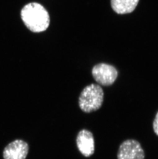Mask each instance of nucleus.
Returning a JSON list of instances; mask_svg holds the SVG:
<instances>
[{
    "label": "nucleus",
    "mask_w": 158,
    "mask_h": 159,
    "mask_svg": "<svg viewBox=\"0 0 158 159\" xmlns=\"http://www.w3.org/2000/svg\"><path fill=\"white\" fill-rule=\"evenodd\" d=\"M21 16L26 26L34 33L46 30L50 23L49 14L42 5L30 3L23 8Z\"/></svg>",
    "instance_id": "obj_1"
},
{
    "label": "nucleus",
    "mask_w": 158,
    "mask_h": 159,
    "mask_svg": "<svg viewBox=\"0 0 158 159\" xmlns=\"http://www.w3.org/2000/svg\"><path fill=\"white\" fill-rule=\"evenodd\" d=\"M104 101V92L99 84H90L84 88L79 98L81 109L85 113L97 111L101 107Z\"/></svg>",
    "instance_id": "obj_2"
},
{
    "label": "nucleus",
    "mask_w": 158,
    "mask_h": 159,
    "mask_svg": "<svg viewBox=\"0 0 158 159\" xmlns=\"http://www.w3.org/2000/svg\"><path fill=\"white\" fill-rule=\"evenodd\" d=\"M92 75L95 81L102 86H109L113 84L118 77L116 69L111 65L100 63L92 70Z\"/></svg>",
    "instance_id": "obj_3"
},
{
    "label": "nucleus",
    "mask_w": 158,
    "mask_h": 159,
    "mask_svg": "<svg viewBox=\"0 0 158 159\" xmlns=\"http://www.w3.org/2000/svg\"><path fill=\"white\" fill-rule=\"evenodd\" d=\"M118 159H144L145 153L139 142L135 140H126L120 146Z\"/></svg>",
    "instance_id": "obj_4"
},
{
    "label": "nucleus",
    "mask_w": 158,
    "mask_h": 159,
    "mask_svg": "<svg viewBox=\"0 0 158 159\" xmlns=\"http://www.w3.org/2000/svg\"><path fill=\"white\" fill-rule=\"evenodd\" d=\"M29 146L21 140H15L5 147L3 150L4 159H26L29 153Z\"/></svg>",
    "instance_id": "obj_5"
},
{
    "label": "nucleus",
    "mask_w": 158,
    "mask_h": 159,
    "mask_svg": "<svg viewBox=\"0 0 158 159\" xmlns=\"http://www.w3.org/2000/svg\"><path fill=\"white\" fill-rule=\"evenodd\" d=\"M76 141L78 149L84 156L90 157L94 153V138L90 131L86 129L81 130L77 135Z\"/></svg>",
    "instance_id": "obj_6"
},
{
    "label": "nucleus",
    "mask_w": 158,
    "mask_h": 159,
    "mask_svg": "<svg viewBox=\"0 0 158 159\" xmlns=\"http://www.w3.org/2000/svg\"><path fill=\"white\" fill-rule=\"evenodd\" d=\"M139 1V0H111V5L117 14H129L134 11Z\"/></svg>",
    "instance_id": "obj_7"
},
{
    "label": "nucleus",
    "mask_w": 158,
    "mask_h": 159,
    "mask_svg": "<svg viewBox=\"0 0 158 159\" xmlns=\"http://www.w3.org/2000/svg\"><path fill=\"white\" fill-rule=\"evenodd\" d=\"M153 129L156 135L158 136V112L156 115L153 122Z\"/></svg>",
    "instance_id": "obj_8"
}]
</instances>
